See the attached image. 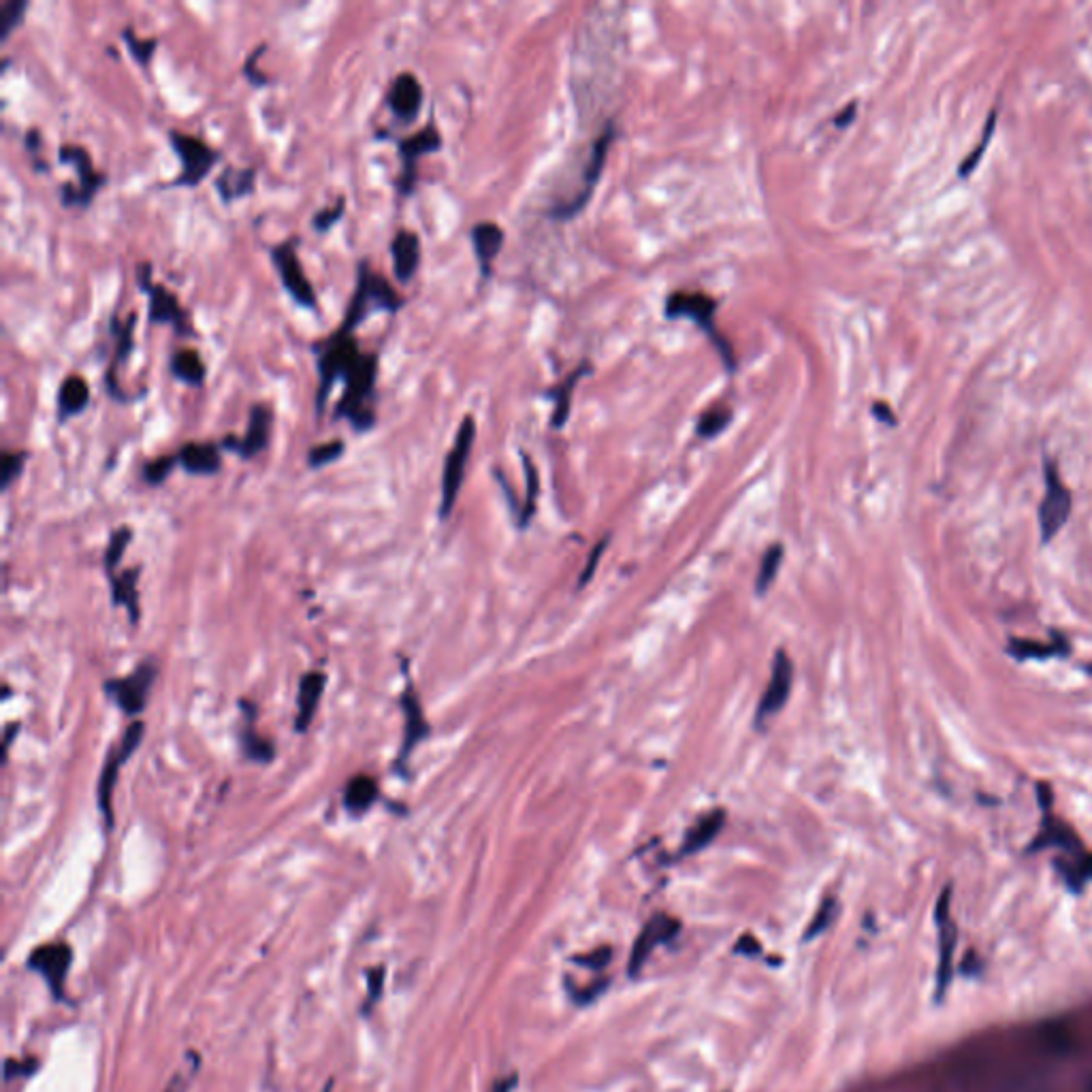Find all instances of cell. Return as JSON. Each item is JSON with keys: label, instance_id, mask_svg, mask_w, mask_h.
Returning a JSON list of instances; mask_svg holds the SVG:
<instances>
[{"label": "cell", "instance_id": "obj_1", "mask_svg": "<svg viewBox=\"0 0 1092 1092\" xmlns=\"http://www.w3.org/2000/svg\"><path fill=\"white\" fill-rule=\"evenodd\" d=\"M317 359L318 385H317V414L324 412L326 400L341 380V398L335 404L333 420H346L357 433L372 431L376 425V410L372 400L378 382V352H363L354 333L335 329L320 339H314L310 346Z\"/></svg>", "mask_w": 1092, "mask_h": 1092}, {"label": "cell", "instance_id": "obj_2", "mask_svg": "<svg viewBox=\"0 0 1092 1092\" xmlns=\"http://www.w3.org/2000/svg\"><path fill=\"white\" fill-rule=\"evenodd\" d=\"M404 306L406 297L395 289L393 282L372 267L370 258H361L357 263V276H354V289L337 329L354 333L372 314H398Z\"/></svg>", "mask_w": 1092, "mask_h": 1092}, {"label": "cell", "instance_id": "obj_3", "mask_svg": "<svg viewBox=\"0 0 1092 1092\" xmlns=\"http://www.w3.org/2000/svg\"><path fill=\"white\" fill-rule=\"evenodd\" d=\"M715 314H717V302L706 293L677 291L666 299V317L689 318L698 324V329L708 337V341H711L715 350L719 352L723 367H726L730 374H734L739 370V363H736V354L728 337L721 335V331L717 329Z\"/></svg>", "mask_w": 1092, "mask_h": 1092}, {"label": "cell", "instance_id": "obj_4", "mask_svg": "<svg viewBox=\"0 0 1092 1092\" xmlns=\"http://www.w3.org/2000/svg\"><path fill=\"white\" fill-rule=\"evenodd\" d=\"M135 284L139 293L147 299V322L152 326L167 324L173 329L175 337H193L195 326L190 322V314L180 304V299L165 284L154 280V267L149 261H139L135 265Z\"/></svg>", "mask_w": 1092, "mask_h": 1092}, {"label": "cell", "instance_id": "obj_5", "mask_svg": "<svg viewBox=\"0 0 1092 1092\" xmlns=\"http://www.w3.org/2000/svg\"><path fill=\"white\" fill-rule=\"evenodd\" d=\"M58 160L62 165L73 167L77 177V182H62L58 188L62 208L88 210L94 197H97L101 193V188L107 184V175L94 167V160L84 145L60 143Z\"/></svg>", "mask_w": 1092, "mask_h": 1092}, {"label": "cell", "instance_id": "obj_6", "mask_svg": "<svg viewBox=\"0 0 1092 1092\" xmlns=\"http://www.w3.org/2000/svg\"><path fill=\"white\" fill-rule=\"evenodd\" d=\"M167 139L177 160H180V171L173 180L162 184L165 188H197L223 158L216 147L197 135L171 129Z\"/></svg>", "mask_w": 1092, "mask_h": 1092}, {"label": "cell", "instance_id": "obj_7", "mask_svg": "<svg viewBox=\"0 0 1092 1092\" xmlns=\"http://www.w3.org/2000/svg\"><path fill=\"white\" fill-rule=\"evenodd\" d=\"M299 243H302V239H299L297 235L286 237L280 243L271 245L269 258H271L273 267H276V271H278V278H280V284L284 286L286 295L293 299V304L299 306V308H304V310L317 312L318 310V295H317V289H314V284L310 282V278L306 276L302 261H299V252H297Z\"/></svg>", "mask_w": 1092, "mask_h": 1092}, {"label": "cell", "instance_id": "obj_8", "mask_svg": "<svg viewBox=\"0 0 1092 1092\" xmlns=\"http://www.w3.org/2000/svg\"><path fill=\"white\" fill-rule=\"evenodd\" d=\"M1044 483H1046V494L1042 498L1037 516H1040L1042 544H1049L1069 521L1073 510V494L1071 489L1064 485L1056 461L1049 457L1044 461Z\"/></svg>", "mask_w": 1092, "mask_h": 1092}, {"label": "cell", "instance_id": "obj_9", "mask_svg": "<svg viewBox=\"0 0 1092 1092\" xmlns=\"http://www.w3.org/2000/svg\"><path fill=\"white\" fill-rule=\"evenodd\" d=\"M442 145H444L442 133L438 131V127H435V122H427V125L418 129L416 133L398 139V154H400L402 169L393 180L398 197L414 195L416 182H418V160L427 154L440 152Z\"/></svg>", "mask_w": 1092, "mask_h": 1092}, {"label": "cell", "instance_id": "obj_10", "mask_svg": "<svg viewBox=\"0 0 1092 1092\" xmlns=\"http://www.w3.org/2000/svg\"><path fill=\"white\" fill-rule=\"evenodd\" d=\"M476 440V420L472 414H466L461 420V425L455 433V442L450 446L448 455L444 459V472H442V500H440V518L450 516L453 512L459 491L466 478V468L470 461L472 446Z\"/></svg>", "mask_w": 1092, "mask_h": 1092}, {"label": "cell", "instance_id": "obj_11", "mask_svg": "<svg viewBox=\"0 0 1092 1092\" xmlns=\"http://www.w3.org/2000/svg\"><path fill=\"white\" fill-rule=\"evenodd\" d=\"M143 734H145L143 721H133L131 726L127 728L125 736H122V741L112 751H109L107 760L103 764L97 794H99V809H101V815L105 817V824H107L109 830L114 828L112 798H114V789H116V783H118L120 771L129 762V758L135 754V751L139 749V745L143 741Z\"/></svg>", "mask_w": 1092, "mask_h": 1092}, {"label": "cell", "instance_id": "obj_12", "mask_svg": "<svg viewBox=\"0 0 1092 1092\" xmlns=\"http://www.w3.org/2000/svg\"><path fill=\"white\" fill-rule=\"evenodd\" d=\"M1037 798H1040V807L1044 811V819H1042V826H1040V835L1033 839L1029 852L1033 854V852L1047 850V848H1058L1067 856L1082 854L1084 852L1082 841L1077 839V835L1071 830V826L1064 824L1062 819H1058L1052 813L1054 796H1052V789H1049L1047 783H1044V781L1037 783Z\"/></svg>", "mask_w": 1092, "mask_h": 1092}, {"label": "cell", "instance_id": "obj_13", "mask_svg": "<svg viewBox=\"0 0 1092 1092\" xmlns=\"http://www.w3.org/2000/svg\"><path fill=\"white\" fill-rule=\"evenodd\" d=\"M158 668L154 662H141L125 679L107 681L103 689L127 715H139L149 698V691L156 682Z\"/></svg>", "mask_w": 1092, "mask_h": 1092}, {"label": "cell", "instance_id": "obj_14", "mask_svg": "<svg viewBox=\"0 0 1092 1092\" xmlns=\"http://www.w3.org/2000/svg\"><path fill=\"white\" fill-rule=\"evenodd\" d=\"M273 418H276V416H273V410L267 404H263V402L252 404L250 414H248V427H245V433L241 435V438L235 433H228L218 444H221L223 450L235 453L245 461L256 457V455H261L271 444Z\"/></svg>", "mask_w": 1092, "mask_h": 1092}, {"label": "cell", "instance_id": "obj_15", "mask_svg": "<svg viewBox=\"0 0 1092 1092\" xmlns=\"http://www.w3.org/2000/svg\"><path fill=\"white\" fill-rule=\"evenodd\" d=\"M404 671H406V685H404L402 698H400L402 711H404V741H402V747H400L398 762H395V771L402 773V774H408L406 764H408L410 756H412V751L416 749V745L425 741L427 736L431 734V728H429V721L425 719V713H422V706H420V700H418V693L414 689V682H412V679L408 677V662L406 660H404Z\"/></svg>", "mask_w": 1092, "mask_h": 1092}, {"label": "cell", "instance_id": "obj_16", "mask_svg": "<svg viewBox=\"0 0 1092 1092\" xmlns=\"http://www.w3.org/2000/svg\"><path fill=\"white\" fill-rule=\"evenodd\" d=\"M950 903H952V885H948L946 890L941 892L935 909L937 928H939V964H937V988H935L937 1001L944 999L952 984L954 954H956V944H958V928H956L952 920Z\"/></svg>", "mask_w": 1092, "mask_h": 1092}, {"label": "cell", "instance_id": "obj_17", "mask_svg": "<svg viewBox=\"0 0 1092 1092\" xmlns=\"http://www.w3.org/2000/svg\"><path fill=\"white\" fill-rule=\"evenodd\" d=\"M614 135H617V131H614L612 125H608L602 133H599V136L593 141L590 162H587L585 173H583L581 193L575 199H570L568 203L559 205V208H555L551 212V216L557 218V221H570V218H575L577 214H581L587 208V203H590L593 190H595V184L599 182V177H602V169H604V162H606V156H608V149H610Z\"/></svg>", "mask_w": 1092, "mask_h": 1092}, {"label": "cell", "instance_id": "obj_18", "mask_svg": "<svg viewBox=\"0 0 1092 1092\" xmlns=\"http://www.w3.org/2000/svg\"><path fill=\"white\" fill-rule=\"evenodd\" d=\"M136 312H131L129 317L122 320L114 312L112 320H109V331L114 335V359L105 370V391L109 398L120 404L135 402V395H127L118 385V365H125L135 350V326H136Z\"/></svg>", "mask_w": 1092, "mask_h": 1092}, {"label": "cell", "instance_id": "obj_19", "mask_svg": "<svg viewBox=\"0 0 1092 1092\" xmlns=\"http://www.w3.org/2000/svg\"><path fill=\"white\" fill-rule=\"evenodd\" d=\"M71 960H73V952L66 944H47L37 948L31 954L29 966L47 981L53 996H56L58 1001H62L64 979L68 973V966H71Z\"/></svg>", "mask_w": 1092, "mask_h": 1092}, {"label": "cell", "instance_id": "obj_20", "mask_svg": "<svg viewBox=\"0 0 1092 1092\" xmlns=\"http://www.w3.org/2000/svg\"><path fill=\"white\" fill-rule=\"evenodd\" d=\"M679 928H681L679 920H675L671 916H664V913L651 918L645 924V928L640 931L636 944L632 948L630 966H627V971H630L632 977H636L640 971H643V966L651 958V954L655 952V948H660V946L668 944V941L677 937Z\"/></svg>", "mask_w": 1092, "mask_h": 1092}, {"label": "cell", "instance_id": "obj_21", "mask_svg": "<svg viewBox=\"0 0 1092 1092\" xmlns=\"http://www.w3.org/2000/svg\"><path fill=\"white\" fill-rule=\"evenodd\" d=\"M385 101L395 118L404 122V125H410L420 114L422 101H425V90H422V84L414 73L402 71L391 79Z\"/></svg>", "mask_w": 1092, "mask_h": 1092}, {"label": "cell", "instance_id": "obj_22", "mask_svg": "<svg viewBox=\"0 0 1092 1092\" xmlns=\"http://www.w3.org/2000/svg\"><path fill=\"white\" fill-rule=\"evenodd\" d=\"M791 681H794V666H791L785 651H776L773 660L771 681L758 704V723H764L769 717L776 715L785 706L789 698Z\"/></svg>", "mask_w": 1092, "mask_h": 1092}, {"label": "cell", "instance_id": "obj_23", "mask_svg": "<svg viewBox=\"0 0 1092 1092\" xmlns=\"http://www.w3.org/2000/svg\"><path fill=\"white\" fill-rule=\"evenodd\" d=\"M391 261H393V276L398 282L408 284L412 282L416 271L420 267V237L418 233L410 228H400L391 239Z\"/></svg>", "mask_w": 1092, "mask_h": 1092}, {"label": "cell", "instance_id": "obj_24", "mask_svg": "<svg viewBox=\"0 0 1092 1092\" xmlns=\"http://www.w3.org/2000/svg\"><path fill=\"white\" fill-rule=\"evenodd\" d=\"M175 455L190 476H214L223 470L221 444L216 442H186Z\"/></svg>", "mask_w": 1092, "mask_h": 1092}, {"label": "cell", "instance_id": "obj_25", "mask_svg": "<svg viewBox=\"0 0 1092 1092\" xmlns=\"http://www.w3.org/2000/svg\"><path fill=\"white\" fill-rule=\"evenodd\" d=\"M470 239H472V248H474V254H476L478 267H481V276H483V280H489L491 271H494L496 258L501 252L503 230L496 223L483 221V223H476L472 227Z\"/></svg>", "mask_w": 1092, "mask_h": 1092}, {"label": "cell", "instance_id": "obj_26", "mask_svg": "<svg viewBox=\"0 0 1092 1092\" xmlns=\"http://www.w3.org/2000/svg\"><path fill=\"white\" fill-rule=\"evenodd\" d=\"M90 406V385L84 376L66 374L56 391V418L66 422L86 412Z\"/></svg>", "mask_w": 1092, "mask_h": 1092}, {"label": "cell", "instance_id": "obj_27", "mask_svg": "<svg viewBox=\"0 0 1092 1092\" xmlns=\"http://www.w3.org/2000/svg\"><path fill=\"white\" fill-rule=\"evenodd\" d=\"M256 177H258V171L254 167L227 165L221 173L216 175L214 188H216L218 197H221V201L225 205H230V203L250 197L254 193Z\"/></svg>", "mask_w": 1092, "mask_h": 1092}, {"label": "cell", "instance_id": "obj_28", "mask_svg": "<svg viewBox=\"0 0 1092 1092\" xmlns=\"http://www.w3.org/2000/svg\"><path fill=\"white\" fill-rule=\"evenodd\" d=\"M324 685H326V675L322 673H308L302 677V682H299V693H297V717H295V730L299 734L310 730L314 715L318 711Z\"/></svg>", "mask_w": 1092, "mask_h": 1092}, {"label": "cell", "instance_id": "obj_29", "mask_svg": "<svg viewBox=\"0 0 1092 1092\" xmlns=\"http://www.w3.org/2000/svg\"><path fill=\"white\" fill-rule=\"evenodd\" d=\"M1007 653L1018 662L1049 660V658H1064V655H1069L1071 645L1062 634L1054 632L1049 643H1040V640H1031V638H1009Z\"/></svg>", "mask_w": 1092, "mask_h": 1092}, {"label": "cell", "instance_id": "obj_30", "mask_svg": "<svg viewBox=\"0 0 1092 1092\" xmlns=\"http://www.w3.org/2000/svg\"><path fill=\"white\" fill-rule=\"evenodd\" d=\"M239 706L243 711V728L239 732V745L243 756L252 762H263V764L271 762L273 756H276V747L256 732V706L250 704L248 700H239Z\"/></svg>", "mask_w": 1092, "mask_h": 1092}, {"label": "cell", "instance_id": "obj_31", "mask_svg": "<svg viewBox=\"0 0 1092 1092\" xmlns=\"http://www.w3.org/2000/svg\"><path fill=\"white\" fill-rule=\"evenodd\" d=\"M169 374L173 380L182 382L190 389H203L205 380H208V367H205L197 348L184 346L171 352Z\"/></svg>", "mask_w": 1092, "mask_h": 1092}, {"label": "cell", "instance_id": "obj_32", "mask_svg": "<svg viewBox=\"0 0 1092 1092\" xmlns=\"http://www.w3.org/2000/svg\"><path fill=\"white\" fill-rule=\"evenodd\" d=\"M587 374H592V365L587 361H583L575 372H570L566 376V380H562L559 385H555L553 389L546 391V398H551L555 402V412H553V418H551L553 429H562L566 425V420L570 418V410H572V395H575V389L579 387V382Z\"/></svg>", "mask_w": 1092, "mask_h": 1092}, {"label": "cell", "instance_id": "obj_33", "mask_svg": "<svg viewBox=\"0 0 1092 1092\" xmlns=\"http://www.w3.org/2000/svg\"><path fill=\"white\" fill-rule=\"evenodd\" d=\"M112 581V597L116 606H125L129 612V619L133 625L139 623V593H136V583H139V568H129L125 572H114L109 575Z\"/></svg>", "mask_w": 1092, "mask_h": 1092}, {"label": "cell", "instance_id": "obj_34", "mask_svg": "<svg viewBox=\"0 0 1092 1092\" xmlns=\"http://www.w3.org/2000/svg\"><path fill=\"white\" fill-rule=\"evenodd\" d=\"M723 824H726V813H723V809H715L711 813L702 815L698 822H695L689 828L685 841H682L681 854L687 856V854H698L700 850H704L706 845H711L715 841V837L721 832Z\"/></svg>", "mask_w": 1092, "mask_h": 1092}, {"label": "cell", "instance_id": "obj_35", "mask_svg": "<svg viewBox=\"0 0 1092 1092\" xmlns=\"http://www.w3.org/2000/svg\"><path fill=\"white\" fill-rule=\"evenodd\" d=\"M378 800V781L370 774H354L344 787V809L352 815H363Z\"/></svg>", "mask_w": 1092, "mask_h": 1092}, {"label": "cell", "instance_id": "obj_36", "mask_svg": "<svg viewBox=\"0 0 1092 1092\" xmlns=\"http://www.w3.org/2000/svg\"><path fill=\"white\" fill-rule=\"evenodd\" d=\"M1056 868L1071 890H1080L1088 879H1092V854L1082 852L1077 856L1058 858Z\"/></svg>", "mask_w": 1092, "mask_h": 1092}, {"label": "cell", "instance_id": "obj_37", "mask_svg": "<svg viewBox=\"0 0 1092 1092\" xmlns=\"http://www.w3.org/2000/svg\"><path fill=\"white\" fill-rule=\"evenodd\" d=\"M732 416H734L732 408H728V406L708 408L700 414L698 425H695V433H698V438H704V440L717 438L721 431L728 429V425L732 422Z\"/></svg>", "mask_w": 1092, "mask_h": 1092}, {"label": "cell", "instance_id": "obj_38", "mask_svg": "<svg viewBox=\"0 0 1092 1092\" xmlns=\"http://www.w3.org/2000/svg\"><path fill=\"white\" fill-rule=\"evenodd\" d=\"M120 35H122V41H125V44H127V49L131 51L133 60L147 71L149 62H152L154 53H156L158 39H156V37H139V35H136V33L131 29V26H127V29H122Z\"/></svg>", "mask_w": 1092, "mask_h": 1092}, {"label": "cell", "instance_id": "obj_39", "mask_svg": "<svg viewBox=\"0 0 1092 1092\" xmlns=\"http://www.w3.org/2000/svg\"><path fill=\"white\" fill-rule=\"evenodd\" d=\"M996 118H999V109H992V112H990L988 118H986V127H984V133H981L979 143H977L975 149H971V152H968V156L960 162V167H958V175H960V177H968V175H971V173L977 169V165L981 162V158H984L986 149H988V145H990V141H992V136H994V131H996Z\"/></svg>", "mask_w": 1092, "mask_h": 1092}, {"label": "cell", "instance_id": "obj_40", "mask_svg": "<svg viewBox=\"0 0 1092 1092\" xmlns=\"http://www.w3.org/2000/svg\"><path fill=\"white\" fill-rule=\"evenodd\" d=\"M26 11L29 0H0V44H5L11 33L24 24Z\"/></svg>", "mask_w": 1092, "mask_h": 1092}, {"label": "cell", "instance_id": "obj_41", "mask_svg": "<svg viewBox=\"0 0 1092 1092\" xmlns=\"http://www.w3.org/2000/svg\"><path fill=\"white\" fill-rule=\"evenodd\" d=\"M131 540H133V529L131 527H120V529L114 531L112 538H109V544H107L105 555H103L107 577L114 575L116 568L120 566L122 557H125Z\"/></svg>", "mask_w": 1092, "mask_h": 1092}, {"label": "cell", "instance_id": "obj_42", "mask_svg": "<svg viewBox=\"0 0 1092 1092\" xmlns=\"http://www.w3.org/2000/svg\"><path fill=\"white\" fill-rule=\"evenodd\" d=\"M180 466V461H177V455H160L156 459H149L145 461L141 466V478L143 483L149 485V487H158L167 481V478L171 476L173 468Z\"/></svg>", "mask_w": 1092, "mask_h": 1092}, {"label": "cell", "instance_id": "obj_43", "mask_svg": "<svg viewBox=\"0 0 1092 1092\" xmlns=\"http://www.w3.org/2000/svg\"><path fill=\"white\" fill-rule=\"evenodd\" d=\"M26 461H29V450H5L0 455V489L7 491L18 481L20 474L24 472Z\"/></svg>", "mask_w": 1092, "mask_h": 1092}, {"label": "cell", "instance_id": "obj_44", "mask_svg": "<svg viewBox=\"0 0 1092 1092\" xmlns=\"http://www.w3.org/2000/svg\"><path fill=\"white\" fill-rule=\"evenodd\" d=\"M346 453V442L344 440H329V442H320L317 446H312L308 450V466L312 470H320L324 466H331L333 461H337L341 455Z\"/></svg>", "mask_w": 1092, "mask_h": 1092}, {"label": "cell", "instance_id": "obj_45", "mask_svg": "<svg viewBox=\"0 0 1092 1092\" xmlns=\"http://www.w3.org/2000/svg\"><path fill=\"white\" fill-rule=\"evenodd\" d=\"M781 559H783V546L781 544H774V546H771L767 553H764L760 570H758V581H756L758 593H767L771 583L776 577V572H779Z\"/></svg>", "mask_w": 1092, "mask_h": 1092}, {"label": "cell", "instance_id": "obj_46", "mask_svg": "<svg viewBox=\"0 0 1092 1092\" xmlns=\"http://www.w3.org/2000/svg\"><path fill=\"white\" fill-rule=\"evenodd\" d=\"M344 214H346V197L341 195L335 199L333 205H329V208H320L312 216V228L322 235L326 230H331L341 218H344Z\"/></svg>", "mask_w": 1092, "mask_h": 1092}, {"label": "cell", "instance_id": "obj_47", "mask_svg": "<svg viewBox=\"0 0 1092 1092\" xmlns=\"http://www.w3.org/2000/svg\"><path fill=\"white\" fill-rule=\"evenodd\" d=\"M837 916V900L835 898H826L822 905H819V909L815 911V916L807 928V933H804V939H815L817 935H822L826 928L832 924V920H835Z\"/></svg>", "mask_w": 1092, "mask_h": 1092}, {"label": "cell", "instance_id": "obj_48", "mask_svg": "<svg viewBox=\"0 0 1092 1092\" xmlns=\"http://www.w3.org/2000/svg\"><path fill=\"white\" fill-rule=\"evenodd\" d=\"M265 49H267V44H261L258 47H254L250 56L245 58V62H243V66H241V75H243L245 79H248L254 88H263V86H267L269 81H271V77L265 75V73L261 71V68H258V60L263 58Z\"/></svg>", "mask_w": 1092, "mask_h": 1092}, {"label": "cell", "instance_id": "obj_49", "mask_svg": "<svg viewBox=\"0 0 1092 1092\" xmlns=\"http://www.w3.org/2000/svg\"><path fill=\"white\" fill-rule=\"evenodd\" d=\"M523 468H525V476H527V500L523 503V512H521V523L525 525L529 521V516L534 514V508H536V496H538V470L534 468V463H531V459L523 453Z\"/></svg>", "mask_w": 1092, "mask_h": 1092}, {"label": "cell", "instance_id": "obj_50", "mask_svg": "<svg viewBox=\"0 0 1092 1092\" xmlns=\"http://www.w3.org/2000/svg\"><path fill=\"white\" fill-rule=\"evenodd\" d=\"M382 984H385V966L372 968L370 975H367V1001L363 1003V1014L370 1012L374 1001L380 999Z\"/></svg>", "mask_w": 1092, "mask_h": 1092}, {"label": "cell", "instance_id": "obj_51", "mask_svg": "<svg viewBox=\"0 0 1092 1092\" xmlns=\"http://www.w3.org/2000/svg\"><path fill=\"white\" fill-rule=\"evenodd\" d=\"M610 954H612L610 948H597V950H593V952H590V954L579 956L577 962H579L581 966L592 968V971H599V968H604V966L610 962Z\"/></svg>", "mask_w": 1092, "mask_h": 1092}, {"label": "cell", "instance_id": "obj_52", "mask_svg": "<svg viewBox=\"0 0 1092 1092\" xmlns=\"http://www.w3.org/2000/svg\"><path fill=\"white\" fill-rule=\"evenodd\" d=\"M872 414H875L877 420L885 422V425H890V427L896 425V416H894V412H892V408L887 406V404H883V402H875V404H872Z\"/></svg>", "mask_w": 1092, "mask_h": 1092}, {"label": "cell", "instance_id": "obj_53", "mask_svg": "<svg viewBox=\"0 0 1092 1092\" xmlns=\"http://www.w3.org/2000/svg\"><path fill=\"white\" fill-rule=\"evenodd\" d=\"M33 1067H35V1062H26V1064H22V1062H18V1060H11V1058H9V1060L5 1062V1077H7V1080H11V1077H16V1073L29 1075V1073L33 1071Z\"/></svg>", "mask_w": 1092, "mask_h": 1092}, {"label": "cell", "instance_id": "obj_54", "mask_svg": "<svg viewBox=\"0 0 1092 1092\" xmlns=\"http://www.w3.org/2000/svg\"><path fill=\"white\" fill-rule=\"evenodd\" d=\"M604 544H606V542H602V544H599V546H597V549H595V551L592 553V564H587V568L583 570V577H581V583H579V587H583V585H585L587 581H590V579L593 577V570H595V566H597V562H599V557H602V549H604Z\"/></svg>", "mask_w": 1092, "mask_h": 1092}, {"label": "cell", "instance_id": "obj_55", "mask_svg": "<svg viewBox=\"0 0 1092 1092\" xmlns=\"http://www.w3.org/2000/svg\"><path fill=\"white\" fill-rule=\"evenodd\" d=\"M24 145L26 149H29L31 156L39 158V149H41V133L37 129H31L29 133H26L24 136Z\"/></svg>", "mask_w": 1092, "mask_h": 1092}, {"label": "cell", "instance_id": "obj_56", "mask_svg": "<svg viewBox=\"0 0 1092 1092\" xmlns=\"http://www.w3.org/2000/svg\"><path fill=\"white\" fill-rule=\"evenodd\" d=\"M856 112H858V105H856V103H850L848 107L843 109L841 114L835 116V127H839V129L850 127V125H852V120H854V116H856Z\"/></svg>", "mask_w": 1092, "mask_h": 1092}, {"label": "cell", "instance_id": "obj_57", "mask_svg": "<svg viewBox=\"0 0 1092 1092\" xmlns=\"http://www.w3.org/2000/svg\"><path fill=\"white\" fill-rule=\"evenodd\" d=\"M514 1084H516V1077H508V1080H501V1082L496 1086L494 1092H512Z\"/></svg>", "mask_w": 1092, "mask_h": 1092}, {"label": "cell", "instance_id": "obj_58", "mask_svg": "<svg viewBox=\"0 0 1092 1092\" xmlns=\"http://www.w3.org/2000/svg\"><path fill=\"white\" fill-rule=\"evenodd\" d=\"M165 1092H175V1084H173V1086H169V1088H167Z\"/></svg>", "mask_w": 1092, "mask_h": 1092}, {"label": "cell", "instance_id": "obj_59", "mask_svg": "<svg viewBox=\"0 0 1092 1092\" xmlns=\"http://www.w3.org/2000/svg\"><path fill=\"white\" fill-rule=\"evenodd\" d=\"M1086 671H1088V673H1092V666H1086Z\"/></svg>", "mask_w": 1092, "mask_h": 1092}, {"label": "cell", "instance_id": "obj_60", "mask_svg": "<svg viewBox=\"0 0 1092 1092\" xmlns=\"http://www.w3.org/2000/svg\"><path fill=\"white\" fill-rule=\"evenodd\" d=\"M329 1090H331V1084H329V1086H326V1090H324V1092H329Z\"/></svg>", "mask_w": 1092, "mask_h": 1092}]
</instances>
